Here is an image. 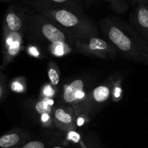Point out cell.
<instances>
[{"label":"cell","instance_id":"cell-1","mask_svg":"<svg viewBox=\"0 0 148 148\" xmlns=\"http://www.w3.org/2000/svg\"><path fill=\"white\" fill-rule=\"evenodd\" d=\"M40 14L66 30L75 31H90L92 30L90 20L80 13L64 9H45L40 10Z\"/></svg>","mask_w":148,"mask_h":148},{"label":"cell","instance_id":"cell-2","mask_svg":"<svg viewBox=\"0 0 148 148\" xmlns=\"http://www.w3.org/2000/svg\"><path fill=\"white\" fill-rule=\"evenodd\" d=\"M104 25L107 28L108 38L119 50L136 57L137 59L148 62V51L134 46L132 39L119 26L116 25L114 20H105Z\"/></svg>","mask_w":148,"mask_h":148},{"label":"cell","instance_id":"cell-3","mask_svg":"<svg viewBox=\"0 0 148 148\" xmlns=\"http://www.w3.org/2000/svg\"><path fill=\"white\" fill-rule=\"evenodd\" d=\"M28 21L32 25L41 31L43 37L53 45L64 43V33L41 14H30L28 16Z\"/></svg>","mask_w":148,"mask_h":148},{"label":"cell","instance_id":"cell-4","mask_svg":"<svg viewBox=\"0 0 148 148\" xmlns=\"http://www.w3.org/2000/svg\"><path fill=\"white\" fill-rule=\"evenodd\" d=\"M30 3L40 10L64 9L80 14L82 12V2L80 0H30Z\"/></svg>","mask_w":148,"mask_h":148},{"label":"cell","instance_id":"cell-5","mask_svg":"<svg viewBox=\"0 0 148 148\" xmlns=\"http://www.w3.org/2000/svg\"><path fill=\"white\" fill-rule=\"evenodd\" d=\"M24 19L25 14L22 10L15 5H12L6 12L4 22L9 30L17 32L23 28Z\"/></svg>","mask_w":148,"mask_h":148},{"label":"cell","instance_id":"cell-6","mask_svg":"<svg viewBox=\"0 0 148 148\" xmlns=\"http://www.w3.org/2000/svg\"><path fill=\"white\" fill-rule=\"evenodd\" d=\"M81 46L84 50L100 56H106L111 52L109 45L104 40L97 37L90 38L88 40H83Z\"/></svg>","mask_w":148,"mask_h":148},{"label":"cell","instance_id":"cell-7","mask_svg":"<svg viewBox=\"0 0 148 148\" xmlns=\"http://www.w3.org/2000/svg\"><path fill=\"white\" fill-rule=\"evenodd\" d=\"M134 22L140 31L143 33L148 44V5L147 4H138L134 14Z\"/></svg>","mask_w":148,"mask_h":148},{"label":"cell","instance_id":"cell-8","mask_svg":"<svg viewBox=\"0 0 148 148\" xmlns=\"http://www.w3.org/2000/svg\"><path fill=\"white\" fill-rule=\"evenodd\" d=\"M84 83L82 79H75L71 82L64 90L63 95L64 101L67 103H72L77 100V95L80 91H83Z\"/></svg>","mask_w":148,"mask_h":148},{"label":"cell","instance_id":"cell-9","mask_svg":"<svg viewBox=\"0 0 148 148\" xmlns=\"http://www.w3.org/2000/svg\"><path fill=\"white\" fill-rule=\"evenodd\" d=\"M20 140L21 137L17 133L4 134L0 138V148H16Z\"/></svg>","mask_w":148,"mask_h":148},{"label":"cell","instance_id":"cell-10","mask_svg":"<svg viewBox=\"0 0 148 148\" xmlns=\"http://www.w3.org/2000/svg\"><path fill=\"white\" fill-rule=\"evenodd\" d=\"M93 98L98 103H102L108 99L110 95V90L106 86H99L95 88L92 92Z\"/></svg>","mask_w":148,"mask_h":148},{"label":"cell","instance_id":"cell-11","mask_svg":"<svg viewBox=\"0 0 148 148\" xmlns=\"http://www.w3.org/2000/svg\"><path fill=\"white\" fill-rule=\"evenodd\" d=\"M109 4L111 9L119 13L125 12L128 10L127 0H104Z\"/></svg>","mask_w":148,"mask_h":148},{"label":"cell","instance_id":"cell-12","mask_svg":"<svg viewBox=\"0 0 148 148\" xmlns=\"http://www.w3.org/2000/svg\"><path fill=\"white\" fill-rule=\"evenodd\" d=\"M54 116L56 121H59L62 124H69L72 121V117L69 114L65 112L62 108H58L54 113Z\"/></svg>","mask_w":148,"mask_h":148},{"label":"cell","instance_id":"cell-13","mask_svg":"<svg viewBox=\"0 0 148 148\" xmlns=\"http://www.w3.org/2000/svg\"><path fill=\"white\" fill-rule=\"evenodd\" d=\"M50 106H51L48 103L47 101H41L36 103L35 108L39 114L42 115L43 114H49L51 112V109Z\"/></svg>","mask_w":148,"mask_h":148},{"label":"cell","instance_id":"cell-14","mask_svg":"<svg viewBox=\"0 0 148 148\" xmlns=\"http://www.w3.org/2000/svg\"><path fill=\"white\" fill-rule=\"evenodd\" d=\"M48 75H49V78L52 85L54 86L58 85V84L59 83V75L57 71L53 69V67L50 68L48 72Z\"/></svg>","mask_w":148,"mask_h":148},{"label":"cell","instance_id":"cell-15","mask_svg":"<svg viewBox=\"0 0 148 148\" xmlns=\"http://www.w3.org/2000/svg\"><path fill=\"white\" fill-rule=\"evenodd\" d=\"M45 144L40 141H30L26 143L21 148H45Z\"/></svg>","mask_w":148,"mask_h":148},{"label":"cell","instance_id":"cell-16","mask_svg":"<svg viewBox=\"0 0 148 148\" xmlns=\"http://www.w3.org/2000/svg\"><path fill=\"white\" fill-rule=\"evenodd\" d=\"M53 53L56 56H62L64 54V44H57L53 45Z\"/></svg>","mask_w":148,"mask_h":148},{"label":"cell","instance_id":"cell-17","mask_svg":"<svg viewBox=\"0 0 148 148\" xmlns=\"http://www.w3.org/2000/svg\"><path fill=\"white\" fill-rule=\"evenodd\" d=\"M68 140L77 143L80 140V135L77 132H76L71 131L68 134Z\"/></svg>","mask_w":148,"mask_h":148},{"label":"cell","instance_id":"cell-18","mask_svg":"<svg viewBox=\"0 0 148 148\" xmlns=\"http://www.w3.org/2000/svg\"><path fill=\"white\" fill-rule=\"evenodd\" d=\"M43 92L45 96L48 97V98H51V97H52L54 95V90L49 85H47L46 86H45V88H43Z\"/></svg>","mask_w":148,"mask_h":148},{"label":"cell","instance_id":"cell-19","mask_svg":"<svg viewBox=\"0 0 148 148\" xmlns=\"http://www.w3.org/2000/svg\"><path fill=\"white\" fill-rule=\"evenodd\" d=\"M11 88L13 91L17 92H23V87L22 85V84L17 82V81H14V82H12V84L11 85Z\"/></svg>","mask_w":148,"mask_h":148},{"label":"cell","instance_id":"cell-20","mask_svg":"<svg viewBox=\"0 0 148 148\" xmlns=\"http://www.w3.org/2000/svg\"><path fill=\"white\" fill-rule=\"evenodd\" d=\"M19 48V43L17 42H14L10 45V51L11 54H15L17 51H18Z\"/></svg>","mask_w":148,"mask_h":148},{"label":"cell","instance_id":"cell-21","mask_svg":"<svg viewBox=\"0 0 148 148\" xmlns=\"http://www.w3.org/2000/svg\"><path fill=\"white\" fill-rule=\"evenodd\" d=\"M29 53L34 56H39L38 51V50L36 49V48H35V47H30V49H29Z\"/></svg>","mask_w":148,"mask_h":148},{"label":"cell","instance_id":"cell-22","mask_svg":"<svg viewBox=\"0 0 148 148\" xmlns=\"http://www.w3.org/2000/svg\"><path fill=\"white\" fill-rule=\"evenodd\" d=\"M132 4H147L146 0H130Z\"/></svg>","mask_w":148,"mask_h":148},{"label":"cell","instance_id":"cell-23","mask_svg":"<svg viewBox=\"0 0 148 148\" xmlns=\"http://www.w3.org/2000/svg\"><path fill=\"white\" fill-rule=\"evenodd\" d=\"M121 93V90L119 88H116L114 90V95L116 98H119Z\"/></svg>","mask_w":148,"mask_h":148},{"label":"cell","instance_id":"cell-24","mask_svg":"<svg viewBox=\"0 0 148 148\" xmlns=\"http://www.w3.org/2000/svg\"><path fill=\"white\" fill-rule=\"evenodd\" d=\"M50 119V116H49V114H43L41 115V121L43 122H46L48 121Z\"/></svg>","mask_w":148,"mask_h":148},{"label":"cell","instance_id":"cell-25","mask_svg":"<svg viewBox=\"0 0 148 148\" xmlns=\"http://www.w3.org/2000/svg\"><path fill=\"white\" fill-rule=\"evenodd\" d=\"M84 97H85V92H84L83 91H80V92H78L77 95V99H82Z\"/></svg>","mask_w":148,"mask_h":148},{"label":"cell","instance_id":"cell-26","mask_svg":"<svg viewBox=\"0 0 148 148\" xmlns=\"http://www.w3.org/2000/svg\"><path fill=\"white\" fill-rule=\"evenodd\" d=\"M84 119L82 118H79L77 119V124L78 126H79V127H81V126L83 125L84 124Z\"/></svg>","mask_w":148,"mask_h":148},{"label":"cell","instance_id":"cell-27","mask_svg":"<svg viewBox=\"0 0 148 148\" xmlns=\"http://www.w3.org/2000/svg\"><path fill=\"white\" fill-rule=\"evenodd\" d=\"M80 1H82V2L85 3L86 4H91V3H92L94 0H80Z\"/></svg>","mask_w":148,"mask_h":148},{"label":"cell","instance_id":"cell-28","mask_svg":"<svg viewBox=\"0 0 148 148\" xmlns=\"http://www.w3.org/2000/svg\"><path fill=\"white\" fill-rule=\"evenodd\" d=\"M1 1H4V2H10V1H11L12 0H1Z\"/></svg>","mask_w":148,"mask_h":148},{"label":"cell","instance_id":"cell-29","mask_svg":"<svg viewBox=\"0 0 148 148\" xmlns=\"http://www.w3.org/2000/svg\"><path fill=\"white\" fill-rule=\"evenodd\" d=\"M25 1H28V2H30V0H25Z\"/></svg>","mask_w":148,"mask_h":148},{"label":"cell","instance_id":"cell-30","mask_svg":"<svg viewBox=\"0 0 148 148\" xmlns=\"http://www.w3.org/2000/svg\"><path fill=\"white\" fill-rule=\"evenodd\" d=\"M146 1H147V4L148 5V0H146Z\"/></svg>","mask_w":148,"mask_h":148},{"label":"cell","instance_id":"cell-31","mask_svg":"<svg viewBox=\"0 0 148 148\" xmlns=\"http://www.w3.org/2000/svg\"><path fill=\"white\" fill-rule=\"evenodd\" d=\"M55 148H61V147H55Z\"/></svg>","mask_w":148,"mask_h":148}]
</instances>
